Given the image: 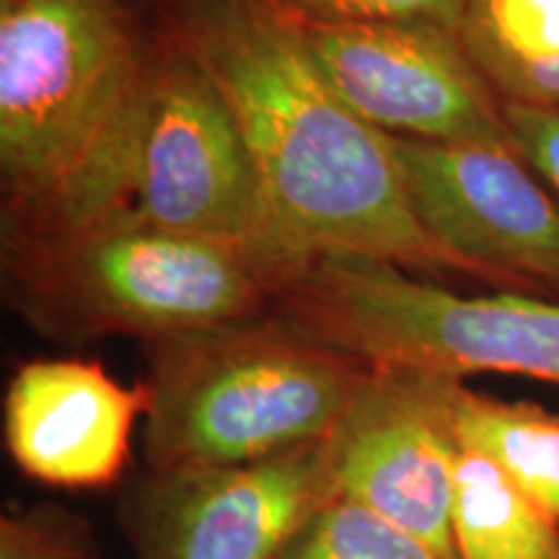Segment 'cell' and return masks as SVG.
<instances>
[{
  "mask_svg": "<svg viewBox=\"0 0 559 559\" xmlns=\"http://www.w3.org/2000/svg\"><path fill=\"white\" fill-rule=\"evenodd\" d=\"M148 391L124 386L102 362L45 358L11 376L3 436L13 464L47 487L99 489L120 479Z\"/></svg>",
  "mask_w": 559,
  "mask_h": 559,
  "instance_id": "cell-11",
  "label": "cell"
},
{
  "mask_svg": "<svg viewBox=\"0 0 559 559\" xmlns=\"http://www.w3.org/2000/svg\"><path fill=\"white\" fill-rule=\"evenodd\" d=\"M451 531L456 559H559V521L464 443L453 469Z\"/></svg>",
  "mask_w": 559,
  "mask_h": 559,
  "instance_id": "cell-13",
  "label": "cell"
},
{
  "mask_svg": "<svg viewBox=\"0 0 559 559\" xmlns=\"http://www.w3.org/2000/svg\"><path fill=\"white\" fill-rule=\"evenodd\" d=\"M506 120L521 158L559 198V109L506 104Z\"/></svg>",
  "mask_w": 559,
  "mask_h": 559,
  "instance_id": "cell-18",
  "label": "cell"
},
{
  "mask_svg": "<svg viewBox=\"0 0 559 559\" xmlns=\"http://www.w3.org/2000/svg\"><path fill=\"white\" fill-rule=\"evenodd\" d=\"M0 559H99V549L79 513L45 502L0 515Z\"/></svg>",
  "mask_w": 559,
  "mask_h": 559,
  "instance_id": "cell-16",
  "label": "cell"
},
{
  "mask_svg": "<svg viewBox=\"0 0 559 559\" xmlns=\"http://www.w3.org/2000/svg\"><path fill=\"white\" fill-rule=\"evenodd\" d=\"M275 311L368 366L469 379L506 373L559 386V300L461 296L391 262L321 254L277 288Z\"/></svg>",
  "mask_w": 559,
  "mask_h": 559,
  "instance_id": "cell-5",
  "label": "cell"
},
{
  "mask_svg": "<svg viewBox=\"0 0 559 559\" xmlns=\"http://www.w3.org/2000/svg\"><path fill=\"white\" fill-rule=\"evenodd\" d=\"M130 210L153 226L254 254L277 288L298 270L226 96L164 26Z\"/></svg>",
  "mask_w": 559,
  "mask_h": 559,
  "instance_id": "cell-6",
  "label": "cell"
},
{
  "mask_svg": "<svg viewBox=\"0 0 559 559\" xmlns=\"http://www.w3.org/2000/svg\"><path fill=\"white\" fill-rule=\"evenodd\" d=\"M456 34L502 102L559 109V0H464Z\"/></svg>",
  "mask_w": 559,
  "mask_h": 559,
  "instance_id": "cell-12",
  "label": "cell"
},
{
  "mask_svg": "<svg viewBox=\"0 0 559 559\" xmlns=\"http://www.w3.org/2000/svg\"><path fill=\"white\" fill-rule=\"evenodd\" d=\"M326 440L221 469L145 472L124 500L132 559H283L337 500Z\"/></svg>",
  "mask_w": 559,
  "mask_h": 559,
  "instance_id": "cell-9",
  "label": "cell"
},
{
  "mask_svg": "<svg viewBox=\"0 0 559 559\" xmlns=\"http://www.w3.org/2000/svg\"><path fill=\"white\" fill-rule=\"evenodd\" d=\"M453 381L417 368L368 366L326 445L342 500L456 559L451 506L461 440L451 417Z\"/></svg>",
  "mask_w": 559,
  "mask_h": 559,
  "instance_id": "cell-10",
  "label": "cell"
},
{
  "mask_svg": "<svg viewBox=\"0 0 559 559\" xmlns=\"http://www.w3.org/2000/svg\"><path fill=\"white\" fill-rule=\"evenodd\" d=\"M300 24H438L459 29L464 0H277Z\"/></svg>",
  "mask_w": 559,
  "mask_h": 559,
  "instance_id": "cell-17",
  "label": "cell"
},
{
  "mask_svg": "<svg viewBox=\"0 0 559 559\" xmlns=\"http://www.w3.org/2000/svg\"><path fill=\"white\" fill-rule=\"evenodd\" d=\"M391 151L419 228L461 275L559 300V198L519 153L404 138Z\"/></svg>",
  "mask_w": 559,
  "mask_h": 559,
  "instance_id": "cell-7",
  "label": "cell"
},
{
  "mask_svg": "<svg viewBox=\"0 0 559 559\" xmlns=\"http://www.w3.org/2000/svg\"><path fill=\"white\" fill-rule=\"evenodd\" d=\"M451 417L464 445L485 453L559 521V415L534 402H506L453 381Z\"/></svg>",
  "mask_w": 559,
  "mask_h": 559,
  "instance_id": "cell-14",
  "label": "cell"
},
{
  "mask_svg": "<svg viewBox=\"0 0 559 559\" xmlns=\"http://www.w3.org/2000/svg\"><path fill=\"white\" fill-rule=\"evenodd\" d=\"M283 559H451L349 500H332Z\"/></svg>",
  "mask_w": 559,
  "mask_h": 559,
  "instance_id": "cell-15",
  "label": "cell"
},
{
  "mask_svg": "<svg viewBox=\"0 0 559 559\" xmlns=\"http://www.w3.org/2000/svg\"><path fill=\"white\" fill-rule=\"evenodd\" d=\"M300 29L332 88L383 135L519 153L506 102L453 29L438 24H300Z\"/></svg>",
  "mask_w": 559,
  "mask_h": 559,
  "instance_id": "cell-8",
  "label": "cell"
},
{
  "mask_svg": "<svg viewBox=\"0 0 559 559\" xmlns=\"http://www.w3.org/2000/svg\"><path fill=\"white\" fill-rule=\"evenodd\" d=\"M158 50L130 0H0L5 247L130 210Z\"/></svg>",
  "mask_w": 559,
  "mask_h": 559,
  "instance_id": "cell-2",
  "label": "cell"
},
{
  "mask_svg": "<svg viewBox=\"0 0 559 559\" xmlns=\"http://www.w3.org/2000/svg\"><path fill=\"white\" fill-rule=\"evenodd\" d=\"M143 353L145 472L254 464L326 440L368 373L275 309Z\"/></svg>",
  "mask_w": 559,
  "mask_h": 559,
  "instance_id": "cell-3",
  "label": "cell"
},
{
  "mask_svg": "<svg viewBox=\"0 0 559 559\" xmlns=\"http://www.w3.org/2000/svg\"><path fill=\"white\" fill-rule=\"evenodd\" d=\"M13 304L41 337L143 345L264 317L277 277L249 251L153 226L132 210L5 247Z\"/></svg>",
  "mask_w": 559,
  "mask_h": 559,
  "instance_id": "cell-4",
  "label": "cell"
},
{
  "mask_svg": "<svg viewBox=\"0 0 559 559\" xmlns=\"http://www.w3.org/2000/svg\"><path fill=\"white\" fill-rule=\"evenodd\" d=\"M158 24L226 96L298 270L353 254L432 280L461 275L419 228L391 138L347 107L277 0H164Z\"/></svg>",
  "mask_w": 559,
  "mask_h": 559,
  "instance_id": "cell-1",
  "label": "cell"
}]
</instances>
